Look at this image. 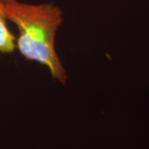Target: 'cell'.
Returning <instances> with one entry per match:
<instances>
[{
	"instance_id": "2",
	"label": "cell",
	"mask_w": 149,
	"mask_h": 149,
	"mask_svg": "<svg viewBox=\"0 0 149 149\" xmlns=\"http://www.w3.org/2000/svg\"><path fill=\"white\" fill-rule=\"evenodd\" d=\"M3 10V0H0V53L11 54L16 50V37L8 26Z\"/></svg>"
},
{
	"instance_id": "1",
	"label": "cell",
	"mask_w": 149,
	"mask_h": 149,
	"mask_svg": "<svg viewBox=\"0 0 149 149\" xmlns=\"http://www.w3.org/2000/svg\"><path fill=\"white\" fill-rule=\"evenodd\" d=\"M8 21L18 30L16 50L27 61L48 70L52 79L61 84L67 80L66 70L56 48V37L63 22V12L53 3H28L3 0Z\"/></svg>"
}]
</instances>
